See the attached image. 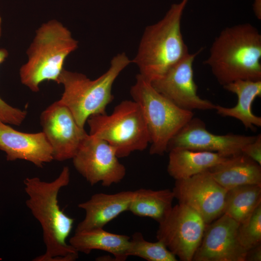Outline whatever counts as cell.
<instances>
[{
	"label": "cell",
	"mask_w": 261,
	"mask_h": 261,
	"mask_svg": "<svg viewBox=\"0 0 261 261\" xmlns=\"http://www.w3.org/2000/svg\"><path fill=\"white\" fill-rule=\"evenodd\" d=\"M70 181L68 166L63 167L58 176L50 182L38 177L24 181L28 197L26 204L42 227L45 246L44 253L34 261H73L78 258L79 252L66 242L74 220L60 209L58 202L59 192Z\"/></svg>",
	"instance_id": "cell-1"
},
{
	"label": "cell",
	"mask_w": 261,
	"mask_h": 261,
	"mask_svg": "<svg viewBox=\"0 0 261 261\" xmlns=\"http://www.w3.org/2000/svg\"><path fill=\"white\" fill-rule=\"evenodd\" d=\"M261 35L249 23L228 27L210 48L208 65L224 86L239 80H261Z\"/></svg>",
	"instance_id": "cell-2"
},
{
	"label": "cell",
	"mask_w": 261,
	"mask_h": 261,
	"mask_svg": "<svg viewBox=\"0 0 261 261\" xmlns=\"http://www.w3.org/2000/svg\"><path fill=\"white\" fill-rule=\"evenodd\" d=\"M188 0L173 4L164 16L147 26L132 62L150 83L162 76L189 53L181 30V21Z\"/></svg>",
	"instance_id": "cell-3"
},
{
	"label": "cell",
	"mask_w": 261,
	"mask_h": 261,
	"mask_svg": "<svg viewBox=\"0 0 261 261\" xmlns=\"http://www.w3.org/2000/svg\"><path fill=\"white\" fill-rule=\"evenodd\" d=\"M78 48V41L61 22L49 20L36 30L27 51V60L19 70L21 83L34 92L45 81L57 83L67 57Z\"/></svg>",
	"instance_id": "cell-4"
},
{
	"label": "cell",
	"mask_w": 261,
	"mask_h": 261,
	"mask_svg": "<svg viewBox=\"0 0 261 261\" xmlns=\"http://www.w3.org/2000/svg\"><path fill=\"white\" fill-rule=\"evenodd\" d=\"M130 63L125 53L118 54L111 59L108 70L94 80L82 73L62 70L57 82L64 88L59 101L68 108L80 127L84 128L91 116L106 113L114 99L113 84Z\"/></svg>",
	"instance_id": "cell-5"
},
{
	"label": "cell",
	"mask_w": 261,
	"mask_h": 261,
	"mask_svg": "<svg viewBox=\"0 0 261 261\" xmlns=\"http://www.w3.org/2000/svg\"><path fill=\"white\" fill-rule=\"evenodd\" d=\"M130 93L139 106L148 130L149 153L163 155L171 139L194 116L193 111L174 104L139 73Z\"/></svg>",
	"instance_id": "cell-6"
},
{
	"label": "cell",
	"mask_w": 261,
	"mask_h": 261,
	"mask_svg": "<svg viewBox=\"0 0 261 261\" xmlns=\"http://www.w3.org/2000/svg\"><path fill=\"white\" fill-rule=\"evenodd\" d=\"M89 134L107 142L118 158L143 151L150 143L148 130L138 104L124 100L112 112L91 116L87 120Z\"/></svg>",
	"instance_id": "cell-7"
},
{
	"label": "cell",
	"mask_w": 261,
	"mask_h": 261,
	"mask_svg": "<svg viewBox=\"0 0 261 261\" xmlns=\"http://www.w3.org/2000/svg\"><path fill=\"white\" fill-rule=\"evenodd\" d=\"M159 223L157 240L180 260L192 261L206 226L201 216L190 207L178 203Z\"/></svg>",
	"instance_id": "cell-8"
},
{
	"label": "cell",
	"mask_w": 261,
	"mask_h": 261,
	"mask_svg": "<svg viewBox=\"0 0 261 261\" xmlns=\"http://www.w3.org/2000/svg\"><path fill=\"white\" fill-rule=\"evenodd\" d=\"M72 159L76 170L91 186L100 182L109 187L121 182L126 175V168L115 149L107 142L89 134Z\"/></svg>",
	"instance_id": "cell-9"
},
{
	"label": "cell",
	"mask_w": 261,
	"mask_h": 261,
	"mask_svg": "<svg viewBox=\"0 0 261 261\" xmlns=\"http://www.w3.org/2000/svg\"><path fill=\"white\" fill-rule=\"evenodd\" d=\"M172 190L178 203L195 210L206 225L223 213L227 190L216 182L208 170L175 180Z\"/></svg>",
	"instance_id": "cell-10"
},
{
	"label": "cell",
	"mask_w": 261,
	"mask_h": 261,
	"mask_svg": "<svg viewBox=\"0 0 261 261\" xmlns=\"http://www.w3.org/2000/svg\"><path fill=\"white\" fill-rule=\"evenodd\" d=\"M40 123L51 146L53 159L59 161L72 159L87 134L59 100L42 113Z\"/></svg>",
	"instance_id": "cell-11"
},
{
	"label": "cell",
	"mask_w": 261,
	"mask_h": 261,
	"mask_svg": "<svg viewBox=\"0 0 261 261\" xmlns=\"http://www.w3.org/2000/svg\"><path fill=\"white\" fill-rule=\"evenodd\" d=\"M198 52L188 53L151 84L158 92L183 109L191 111L215 109V104L197 94L193 63Z\"/></svg>",
	"instance_id": "cell-12"
},
{
	"label": "cell",
	"mask_w": 261,
	"mask_h": 261,
	"mask_svg": "<svg viewBox=\"0 0 261 261\" xmlns=\"http://www.w3.org/2000/svg\"><path fill=\"white\" fill-rule=\"evenodd\" d=\"M256 137L233 133L213 134L206 129L202 119L193 116L171 139L167 152L179 148L216 152L228 157L241 153L243 147Z\"/></svg>",
	"instance_id": "cell-13"
},
{
	"label": "cell",
	"mask_w": 261,
	"mask_h": 261,
	"mask_svg": "<svg viewBox=\"0 0 261 261\" xmlns=\"http://www.w3.org/2000/svg\"><path fill=\"white\" fill-rule=\"evenodd\" d=\"M239 224L223 214L206 225L192 261H246L247 251L238 238Z\"/></svg>",
	"instance_id": "cell-14"
},
{
	"label": "cell",
	"mask_w": 261,
	"mask_h": 261,
	"mask_svg": "<svg viewBox=\"0 0 261 261\" xmlns=\"http://www.w3.org/2000/svg\"><path fill=\"white\" fill-rule=\"evenodd\" d=\"M0 149L7 160H22L42 167L54 160L51 146L43 131L26 133L0 122Z\"/></svg>",
	"instance_id": "cell-15"
},
{
	"label": "cell",
	"mask_w": 261,
	"mask_h": 261,
	"mask_svg": "<svg viewBox=\"0 0 261 261\" xmlns=\"http://www.w3.org/2000/svg\"><path fill=\"white\" fill-rule=\"evenodd\" d=\"M133 195V191L129 190L93 194L88 200L78 205L85 211V217L78 224L75 232L103 228L120 214L128 211Z\"/></svg>",
	"instance_id": "cell-16"
},
{
	"label": "cell",
	"mask_w": 261,
	"mask_h": 261,
	"mask_svg": "<svg viewBox=\"0 0 261 261\" xmlns=\"http://www.w3.org/2000/svg\"><path fill=\"white\" fill-rule=\"evenodd\" d=\"M208 171L227 190L244 185H261V165L242 152L227 157Z\"/></svg>",
	"instance_id": "cell-17"
},
{
	"label": "cell",
	"mask_w": 261,
	"mask_h": 261,
	"mask_svg": "<svg viewBox=\"0 0 261 261\" xmlns=\"http://www.w3.org/2000/svg\"><path fill=\"white\" fill-rule=\"evenodd\" d=\"M226 90L236 94L237 104L232 107L216 105L217 113L222 116L236 118L246 129L255 130L261 127V117L254 114L252 105L257 97L261 96V80H239L223 86Z\"/></svg>",
	"instance_id": "cell-18"
},
{
	"label": "cell",
	"mask_w": 261,
	"mask_h": 261,
	"mask_svg": "<svg viewBox=\"0 0 261 261\" xmlns=\"http://www.w3.org/2000/svg\"><path fill=\"white\" fill-rule=\"evenodd\" d=\"M130 239L128 235L96 228L75 232L69 244L78 252L88 254L93 250H101L112 254L115 261H124L128 257Z\"/></svg>",
	"instance_id": "cell-19"
},
{
	"label": "cell",
	"mask_w": 261,
	"mask_h": 261,
	"mask_svg": "<svg viewBox=\"0 0 261 261\" xmlns=\"http://www.w3.org/2000/svg\"><path fill=\"white\" fill-rule=\"evenodd\" d=\"M168 152L167 172L175 180L207 171L227 158L216 152L185 148H174Z\"/></svg>",
	"instance_id": "cell-20"
},
{
	"label": "cell",
	"mask_w": 261,
	"mask_h": 261,
	"mask_svg": "<svg viewBox=\"0 0 261 261\" xmlns=\"http://www.w3.org/2000/svg\"><path fill=\"white\" fill-rule=\"evenodd\" d=\"M174 196L169 189L140 188L133 191L128 211L141 217L150 218L161 222L172 209Z\"/></svg>",
	"instance_id": "cell-21"
},
{
	"label": "cell",
	"mask_w": 261,
	"mask_h": 261,
	"mask_svg": "<svg viewBox=\"0 0 261 261\" xmlns=\"http://www.w3.org/2000/svg\"><path fill=\"white\" fill-rule=\"evenodd\" d=\"M261 203V185H244L227 190L223 213L239 223Z\"/></svg>",
	"instance_id": "cell-22"
},
{
	"label": "cell",
	"mask_w": 261,
	"mask_h": 261,
	"mask_svg": "<svg viewBox=\"0 0 261 261\" xmlns=\"http://www.w3.org/2000/svg\"><path fill=\"white\" fill-rule=\"evenodd\" d=\"M128 256H137L148 261H176V256L161 241L145 240L140 232H135L130 239Z\"/></svg>",
	"instance_id": "cell-23"
},
{
	"label": "cell",
	"mask_w": 261,
	"mask_h": 261,
	"mask_svg": "<svg viewBox=\"0 0 261 261\" xmlns=\"http://www.w3.org/2000/svg\"><path fill=\"white\" fill-rule=\"evenodd\" d=\"M238 236L241 245L247 251L261 245V203L245 220L239 223Z\"/></svg>",
	"instance_id": "cell-24"
},
{
	"label": "cell",
	"mask_w": 261,
	"mask_h": 261,
	"mask_svg": "<svg viewBox=\"0 0 261 261\" xmlns=\"http://www.w3.org/2000/svg\"><path fill=\"white\" fill-rule=\"evenodd\" d=\"M8 56L6 49H0V65ZM27 114L26 111L10 105L0 97V122L19 126L25 119Z\"/></svg>",
	"instance_id": "cell-25"
},
{
	"label": "cell",
	"mask_w": 261,
	"mask_h": 261,
	"mask_svg": "<svg viewBox=\"0 0 261 261\" xmlns=\"http://www.w3.org/2000/svg\"><path fill=\"white\" fill-rule=\"evenodd\" d=\"M241 152L261 165V134L256 135L253 141L245 145Z\"/></svg>",
	"instance_id": "cell-26"
},
{
	"label": "cell",
	"mask_w": 261,
	"mask_h": 261,
	"mask_svg": "<svg viewBox=\"0 0 261 261\" xmlns=\"http://www.w3.org/2000/svg\"><path fill=\"white\" fill-rule=\"evenodd\" d=\"M246 261H261V245L248 250L246 256Z\"/></svg>",
	"instance_id": "cell-27"
},
{
	"label": "cell",
	"mask_w": 261,
	"mask_h": 261,
	"mask_svg": "<svg viewBox=\"0 0 261 261\" xmlns=\"http://www.w3.org/2000/svg\"><path fill=\"white\" fill-rule=\"evenodd\" d=\"M254 11L258 19H261V0H255L254 3Z\"/></svg>",
	"instance_id": "cell-28"
},
{
	"label": "cell",
	"mask_w": 261,
	"mask_h": 261,
	"mask_svg": "<svg viewBox=\"0 0 261 261\" xmlns=\"http://www.w3.org/2000/svg\"><path fill=\"white\" fill-rule=\"evenodd\" d=\"M2 33V18L0 14V39Z\"/></svg>",
	"instance_id": "cell-29"
}]
</instances>
